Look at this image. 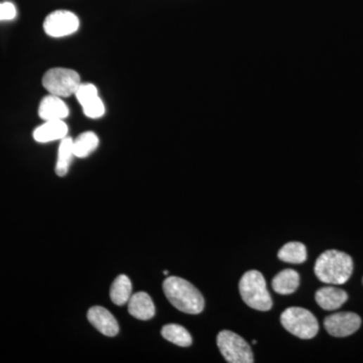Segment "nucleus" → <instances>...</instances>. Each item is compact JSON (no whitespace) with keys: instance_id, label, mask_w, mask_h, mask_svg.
I'll return each instance as SVG.
<instances>
[{"instance_id":"nucleus-20","label":"nucleus","mask_w":363,"mask_h":363,"mask_svg":"<svg viewBox=\"0 0 363 363\" xmlns=\"http://www.w3.org/2000/svg\"><path fill=\"white\" fill-rule=\"evenodd\" d=\"M75 96L79 103L81 104V106H84L85 104H87L88 102H90L91 100L99 96L98 90H97V88L95 87L93 84L81 83V85L79 86L78 89L76 91Z\"/></svg>"},{"instance_id":"nucleus-11","label":"nucleus","mask_w":363,"mask_h":363,"mask_svg":"<svg viewBox=\"0 0 363 363\" xmlns=\"http://www.w3.org/2000/svg\"><path fill=\"white\" fill-rule=\"evenodd\" d=\"M68 134V127L64 120L45 121L44 125L34 129V139L38 143L46 144L51 141H62Z\"/></svg>"},{"instance_id":"nucleus-5","label":"nucleus","mask_w":363,"mask_h":363,"mask_svg":"<svg viewBox=\"0 0 363 363\" xmlns=\"http://www.w3.org/2000/svg\"><path fill=\"white\" fill-rule=\"evenodd\" d=\"M80 85V75L71 69H51L43 77V86L45 89L49 91L50 94L56 95L60 98L75 95Z\"/></svg>"},{"instance_id":"nucleus-14","label":"nucleus","mask_w":363,"mask_h":363,"mask_svg":"<svg viewBox=\"0 0 363 363\" xmlns=\"http://www.w3.org/2000/svg\"><path fill=\"white\" fill-rule=\"evenodd\" d=\"M300 285V276L294 269H284L279 272L272 281L274 292L280 295H291Z\"/></svg>"},{"instance_id":"nucleus-23","label":"nucleus","mask_w":363,"mask_h":363,"mask_svg":"<svg viewBox=\"0 0 363 363\" xmlns=\"http://www.w3.org/2000/svg\"><path fill=\"white\" fill-rule=\"evenodd\" d=\"M164 274H165V276H167V271H165V272H164Z\"/></svg>"},{"instance_id":"nucleus-24","label":"nucleus","mask_w":363,"mask_h":363,"mask_svg":"<svg viewBox=\"0 0 363 363\" xmlns=\"http://www.w3.org/2000/svg\"><path fill=\"white\" fill-rule=\"evenodd\" d=\"M362 281H363V280H362Z\"/></svg>"},{"instance_id":"nucleus-13","label":"nucleus","mask_w":363,"mask_h":363,"mask_svg":"<svg viewBox=\"0 0 363 363\" xmlns=\"http://www.w3.org/2000/svg\"><path fill=\"white\" fill-rule=\"evenodd\" d=\"M129 312L132 317L146 321L155 316V308L150 295L146 293L139 292L130 297Z\"/></svg>"},{"instance_id":"nucleus-10","label":"nucleus","mask_w":363,"mask_h":363,"mask_svg":"<svg viewBox=\"0 0 363 363\" xmlns=\"http://www.w3.org/2000/svg\"><path fill=\"white\" fill-rule=\"evenodd\" d=\"M39 115L45 121L64 120L68 117L69 108L60 97L50 94L39 103Z\"/></svg>"},{"instance_id":"nucleus-6","label":"nucleus","mask_w":363,"mask_h":363,"mask_svg":"<svg viewBox=\"0 0 363 363\" xmlns=\"http://www.w3.org/2000/svg\"><path fill=\"white\" fill-rule=\"evenodd\" d=\"M217 346L227 362L253 363L250 344L236 333L223 330L217 335Z\"/></svg>"},{"instance_id":"nucleus-18","label":"nucleus","mask_w":363,"mask_h":363,"mask_svg":"<svg viewBox=\"0 0 363 363\" xmlns=\"http://www.w3.org/2000/svg\"><path fill=\"white\" fill-rule=\"evenodd\" d=\"M73 157H75L73 151V139L66 136L60 141L59 153H58L57 165H56V174L58 176H66Z\"/></svg>"},{"instance_id":"nucleus-12","label":"nucleus","mask_w":363,"mask_h":363,"mask_svg":"<svg viewBox=\"0 0 363 363\" xmlns=\"http://www.w3.org/2000/svg\"><path fill=\"white\" fill-rule=\"evenodd\" d=\"M315 299L321 308L326 311H334L343 306L344 302L348 300V295L341 288L325 287L317 291Z\"/></svg>"},{"instance_id":"nucleus-3","label":"nucleus","mask_w":363,"mask_h":363,"mask_svg":"<svg viewBox=\"0 0 363 363\" xmlns=\"http://www.w3.org/2000/svg\"><path fill=\"white\" fill-rule=\"evenodd\" d=\"M239 292L242 300L250 308L257 311H269L272 307V300L264 276L258 271H248L239 281Z\"/></svg>"},{"instance_id":"nucleus-17","label":"nucleus","mask_w":363,"mask_h":363,"mask_svg":"<svg viewBox=\"0 0 363 363\" xmlns=\"http://www.w3.org/2000/svg\"><path fill=\"white\" fill-rule=\"evenodd\" d=\"M278 257L288 264H302L307 260L306 246L301 242H288L279 251Z\"/></svg>"},{"instance_id":"nucleus-22","label":"nucleus","mask_w":363,"mask_h":363,"mask_svg":"<svg viewBox=\"0 0 363 363\" xmlns=\"http://www.w3.org/2000/svg\"><path fill=\"white\" fill-rule=\"evenodd\" d=\"M16 16L15 6L11 2L0 4V22L2 20H13Z\"/></svg>"},{"instance_id":"nucleus-19","label":"nucleus","mask_w":363,"mask_h":363,"mask_svg":"<svg viewBox=\"0 0 363 363\" xmlns=\"http://www.w3.org/2000/svg\"><path fill=\"white\" fill-rule=\"evenodd\" d=\"M162 335L166 340L181 346L188 348L192 344V336L186 328L178 324H169L164 326L162 329Z\"/></svg>"},{"instance_id":"nucleus-8","label":"nucleus","mask_w":363,"mask_h":363,"mask_svg":"<svg viewBox=\"0 0 363 363\" xmlns=\"http://www.w3.org/2000/svg\"><path fill=\"white\" fill-rule=\"evenodd\" d=\"M362 325V319L355 313L341 312L325 319V329L331 336L346 337L357 331Z\"/></svg>"},{"instance_id":"nucleus-16","label":"nucleus","mask_w":363,"mask_h":363,"mask_svg":"<svg viewBox=\"0 0 363 363\" xmlns=\"http://www.w3.org/2000/svg\"><path fill=\"white\" fill-rule=\"evenodd\" d=\"M99 139L94 132H86L81 134L73 141L74 155L77 158H87L97 148H98Z\"/></svg>"},{"instance_id":"nucleus-4","label":"nucleus","mask_w":363,"mask_h":363,"mask_svg":"<svg viewBox=\"0 0 363 363\" xmlns=\"http://www.w3.org/2000/svg\"><path fill=\"white\" fill-rule=\"evenodd\" d=\"M281 323L287 331L301 339H311L317 335V319L310 311L299 307H291L283 312Z\"/></svg>"},{"instance_id":"nucleus-1","label":"nucleus","mask_w":363,"mask_h":363,"mask_svg":"<svg viewBox=\"0 0 363 363\" xmlns=\"http://www.w3.org/2000/svg\"><path fill=\"white\" fill-rule=\"evenodd\" d=\"M167 299L179 311L200 314L204 310L203 295L189 281L178 276H169L163 284Z\"/></svg>"},{"instance_id":"nucleus-2","label":"nucleus","mask_w":363,"mask_h":363,"mask_svg":"<svg viewBox=\"0 0 363 363\" xmlns=\"http://www.w3.org/2000/svg\"><path fill=\"white\" fill-rule=\"evenodd\" d=\"M321 281L329 285H343L353 272V260L348 253L339 250H327L318 257L314 267Z\"/></svg>"},{"instance_id":"nucleus-21","label":"nucleus","mask_w":363,"mask_h":363,"mask_svg":"<svg viewBox=\"0 0 363 363\" xmlns=\"http://www.w3.org/2000/svg\"><path fill=\"white\" fill-rule=\"evenodd\" d=\"M83 107L84 114L87 117L92 118V120H97V118L102 117L106 113V106H104L103 102H102L100 97L91 100L87 104Z\"/></svg>"},{"instance_id":"nucleus-15","label":"nucleus","mask_w":363,"mask_h":363,"mask_svg":"<svg viewBox=\"0 0 363 363\" xmlns=\"http://www.w3.org/2000/svg\"><path fill=\"white\" fill-rule=\"evenodd\" d=\"M132 285L129 276L120 274L113 281L110 288V299L117 306L129 302L132 297Z\"/></svg>"},{"instance_id":"nucleus-7","label":"nucleus","mask_w":363,"mask_h":363,"mask_svg":"<svg viewBox=\"0 0 363 363\" xmlns=\"http://www.w3.org/2000/svg\"><path fill=\"white\" fill-rule=\"evenodd\" d=\"M78 16L68 11H56L46 16L44 30L52 38H63L75 34L79 30Z\"/></svg>"},{"instance_id":"nucleus-9","label":"nucleus","mask_w":363,"mask_h":363,"mask_svg":"<svg viewBox=\"0 0 363 363\" xmlns=\"http://www.w3.org/2000/svg\"><path fill=\"white\" fill-rule=\"evenodd\" d=\"M88 320L106 336L113 337L120 331V326L113 314L103 307H92L87 314Z\"/></svg>"}]
</instances>
